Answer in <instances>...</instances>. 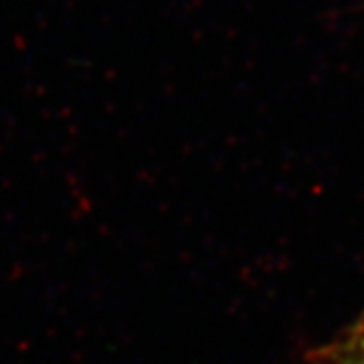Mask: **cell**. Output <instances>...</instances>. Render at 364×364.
Segmentation results:
<instances>
[{
	"instance_id": "1",
	"label": "cell",
	"mask_w": 364,
	"mask_h": 364,
	"mask_svg": "<svg viewBox=\"0 0 364 364\" xmlns=\"http://www.w3.org/2000/svg\"><path fill=\"white\" fill-rule=\"evenodd\" d=\"M350 364H364V338L356 344V350H352L350 354Z\"/></svg>"
}]
</instances>
